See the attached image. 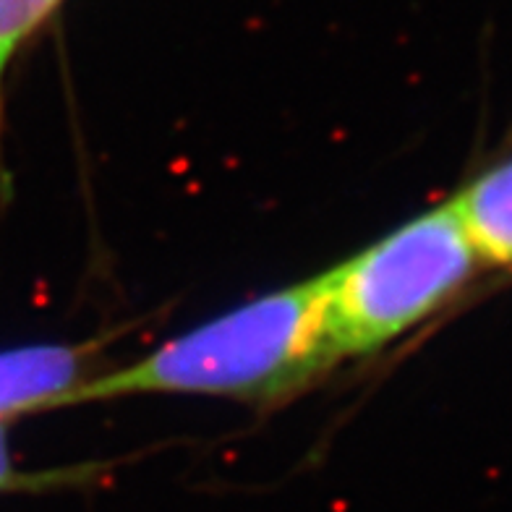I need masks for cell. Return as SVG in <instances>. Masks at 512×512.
<instances>
[{
    "label": "cell",
    "mask_w": 512,
    "mask_h": 512,
    "mask_svg": "<svg viewBox=\"0 0 512 512\" xmlns=\"http://www.w3.org/2000/svg\"><path fill=\"white\" fill-rule=\"evenodd\" d=\"M97 465H71L55 471H24L16 465L14 452L8 445L6 426L0 424V494L11 492H45V489H63V486L87 484L97 476Z\"/></svg>",
    "instance_id": "5b68a950"
},
{
    "label": "cell",
    "mask_w": 512,
    "mask_h": 512,
    "mask_svg": "<svg viewBox=\"0 0 512 512\" xmlns=\"http://www.w3.org/2000/svg\"><path fill=\"white\" fill-rule=\"evenodd\" d=\"M105 366L97 340L16 345L0 351V424L71 405L76 392Z\"/></svg>",
    "instance_id": "3957f363"
},
{
    "label": "cell",
    "mask_w": 512,
    "mask_h": 512,
    "mask_svg": "<svg viewBox=\"0 0 512 512\" xmlns=\"http://www.w3.org/2000/svg\"><path fill=\"white\" fill-rule=\"evenodd\" d=\"M450 204L481 267L512 270V157L471 178Z\"/></svg>",
    "instance_id": "277c9868"
},
{
    "label": "cell",
    "mask_w": 512,
    "mask_h": 512,
    "mask_svg": "<svg viewBox=\"0 0 512 512\" xmlns=\"http://www.w3.org/2000/svg\"><path fill=\"white\" fill-rule=\"evenodd\" d=\"M335 369L324 332L322 277L262 293L170 337L142 358L105 366L71 405L144 395L285 403Z\"/></svg>",
    "instance_id": "6da1fadb"
},
{
    "label": "cell",
    "mask_w": 512,
    "mask_h": 512,
    "mask_svg": "<svg viewBox=\"0 0 512 512\" xmlns=\"http://www.w3.org/2000/svg\"><path fill=\"white\" fill-rule=\"evenodd\" d=\"M479 267L447 199L319 272L335 366L398 343L463 293Z\"/></svg>",
    "instance_id": "7a4b0ae2"
}]
</instances>
